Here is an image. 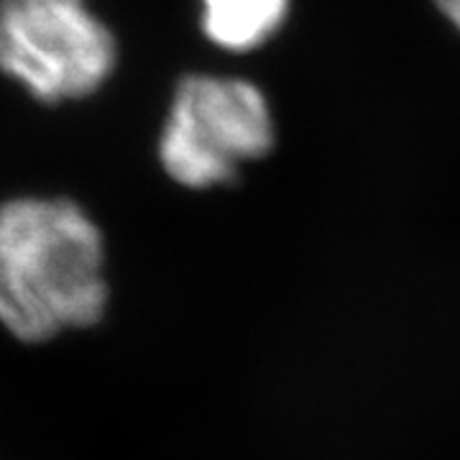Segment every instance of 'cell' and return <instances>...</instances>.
Segmentation results:
<instances>
[{"mask_svg":"<svg viewBox=\"0 0 460 460\" xmlns=\"http://www.w3.org/2000/svg\"><path fill=\"white\" fill-rule=\"evenodd\" d=\"M108 241L77 199L18 195L0 202V330L47 345L108 317Z\"/></svg>","mask_w":460,"mask_h":460,"instance_id":"1","label":"cell"},{"mask_svg":"<svg viewBox=\"0 0 460 460\" xmlns=\"http://www.w3.org/2000/svg\"><path fill=\"white\" fill-rule=\"evenodd\" d=\"M277 123L259 84L226 75H184L166 108L156 159L184 190L238 180L243 166L271 154Z\"/></svg>","mask_w":460,"mask_h":460,"instance_id":"2","label":"cell"},{"mask_svg":"<svg viewBox=\"0 0 460 460\" xmlns=\"http://www.w3.org/2000/svg\"><path fill=\"white\" fill-rule=\"evenodd\" d=\"M118 39L90 0H0V75L44 105L98 95Z\"/></svg>","mask_w":460,"mask_h":460,"instance_id":"3","label":"cell"},{"mask_svg":"<svg viewBox=\"0 0 460 460\" xmlns=\"http://www.w3.org/2000/svg\"><path fill=\"white\" fill-rule=\"evenodd\" d=\"M292 0H199V29L217 49L248 54L277 36Z\"/></svg>","mask_w":460,"mask_h":460,"instance_id":"4","label":"cell"},{"mask_svg":"<svg viewBox=\"0 0 460 460\" xmlns=\"http://www.w3.org/2000/svg\"><path fill=\"white\" fill-rule=\"evenodd\" d=\"M435 5H438V11L460 31V0H435Z\"/></svg>","mask_w":460,"mask_h":460,"instance_id":"5","label":"cell"}]
</instances>
